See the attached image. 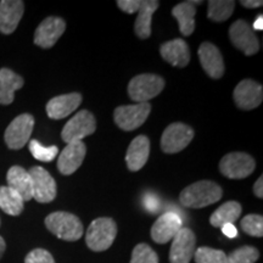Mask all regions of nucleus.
I'll use <instances>...</instances> for the list:
<instances>
[{
    "label": "nucleus",
    "instance_id": "nucleus-5",
    "mask_svg": "<svg viewBox=\"0 0 263 263\" xmlns=\"http://www.w3.org/2000/svg\"><path fill=\"white\" fill-rule=\"evenodd\" d=\"M255 168L254 157L240 151L227 154L219 162V172L229 179H244L252 174Z\"/></svg>",
    "mask_w": 263,
    "mask_h": 263
},
{
    "label": "nucleus",
    "instance_id": "nucleus-21",
    "mask_svg": "<svg viewBox=\"0 0 263 263\" xmlns=\"http://www.w3.org/2000/svg\"><path fill=\"white\" fill-rule=\"evenodd\" d=\"M160 54L168 64L174 67L183 68L190 61V49L183 39H173L161 45Z\"/></svg>",
    "mask_w": 263,
    "mask_h": 263
},
{
    "label": "nucleus",
    "instance_id": "nucleus-24",
    "mask_svg": "<svg viewBox=\"0 0 263 263\" xmlns=\"http://www.w3.org/2000/svg\"><path fill=\"white\" fill-rule=\"evenodd\" d=\"M160 6L157 0H143L140 3L139 11L136 20L134 29L138 38L147 39L151 35V21H153V15Z\"/></svg>",
    "mask_w": 263,
    "mask_h": 263
},
{
    "label": "nucleus",
    "instance_id": "nucleus-13",
    "mask_svg": "<svg viewBox=\"0 0 263 263\" xmlns=\"http://www.w3.org/2000/svg\"><path fill=\"white\" fill-rule=\"evenodd\" d=\"M66 29V22L58 16L47 17L38 26L34 33V44L43 49L52 48L59 38L64 34Z\"/></svg>",
    "mask_w": 263,
    "mask_h": 263
},
{
    "label": "nucleus",
    "instance_id": "nucleus-23",
    "mask_svg": "<svg viewBox=\"0 0 263 263\" xmlns=\"http://www.w3.org/2000/svg\"><path fill=\"white\" fill-rule=\"evenodd\" d=\"M24 78L9 68L0 70V104L10 105L15 99V91L24 87Z\"/></svg>",
    "mask_w": 263,
    "mask_h": 263
},
{
    "label": "nucleus",
    "instance_id": "nucleus-25",
    "mask_svg": "<svg viewBox=\"0 0 263 263\" xmlns=\"http://www.w3.org/2000/svg\"><path fill=\"white\" fill-rule=\"evenodd\" d=\"M172 15L178 21L180 33L185 37L192 35L195 31V5H193L190 2L180 3L172 9Z\"/></svg>",
    "mask_w": 263,
    "mask_h": 263
},
{
    "label": "nucleus",
    "instance_id": "nucleus-39",
    "mask_svg": "<svg viewBox=\"0 0 263 263\" xmlns=\"http://www.w3.org/2000/svg\"><path fill=\"white\" fill-rule=\"evenodd\" d=\"M145 205L147 209L153 210V212H156V209L157 206H159V202H157V200L155 199L154 196H149V199H145Z\"/></svg>",
    "mask_w": 263,
    "mask_h": 263
},
{
    "label": "nucleus",
    "instance_id": "nucleus-18",
    "mask_svg": "<svg viewBox=\"0 0 263 263\" xmlns=\"http://www.w3.org/2000/svg\"><path fill=\"white\" fill-rule=\"evenodd\" d=\"M25 11L21 0H3L0 2V32L11 34L17 28Z\"/></svg>",
    "mask_w": 263,
    "mask_h": 263
},
{
    "label": "nucleus",
    "instance_id": "nucleus-40",
    "mask_svg": "<svg viewBox=\"0 0 263 263\" xmlns=\"http://www.w3.org/2000/svg\"><path fill=\"white\" fill-rule=\"evenodd\" d=\"M255 31H262L263 29V16L259 15L257 18L255 20V24H254V28Z\"/></svg>",
    "mask_w": 263,
    "mask_h": 263
},
{
    "label": "nucleus",
    "instance_id": "nucleus-26",
    "mask_svg": "<svg viewBox=\"0 0 263 263\" xmlns=\"http://www.w3.org/2000/svg\"><path fill=\"white\" fill-rule=\"evenodd\" d=\"M241 215V205L236 201L224 202L210 217V223L216 228H222L224 224H233Z\"/></svg>",
    "mask_w": 263,
    "mask_h": 263
},
{
    "label": "nucleus",
    "instance_id": "nucleus-28",
    "mask_svg": "<svg viewBox=\"0 0 263 263\" xmlns=\"http://www.w3.org/2000/svg\"><path fill=\"white\" fill-rule=\"evenodd\" d=\"M235 2L233 0H211L207 6V17L215 22L227 21L233 15Z\"/></svg>",
    "mask_w": 263,
    "mask_h": 263
},
{
    "label": "nucleus",
    "instance_id": "nucleus-6",
    "mask_svg": "<svg viewBox=\"0 0 263 263\" xmlns=\"http://www.w3.org/2000/svg\"><path fill=\"white\" fill-rule=\"evenodd\" d=\"M97 129L94 115L88 110H82L65 124L61 132L62 140L67 144L72 141H82L85 137L93 134Z\"/></svg>",
    "mask_w": 263,
    "mask_h": 263
},
{
    "label": "nucleus",
    "instance_id": "nucleus-37",
    "mask_svg": "<svg viewBox=\"0 0 263 263\" xmlns=\"http://www.w3.org/2000/svg\"><path fill=\"white\" fill-rule=\"evenodd\" d=\"M240 4L244 6V8L256 9V8H259V6H262L263 2L262 0H241Z\"/></svg>",
    "mask_w": 263,
    "mask_h": 263
},
{
    "label": "nucleus",
    "instance_id": "nucleus-34",
    "mask_svg": "<svg viewBox=\"0 0 263 263\" xmlns=\"http://www.w3.org/2000/svg\"><path fill=\"white\" fill-rule=\"evenodd\" d=\"M25 263H55V259L47 250L34 249L26 256Z\"/></svg>",
    "mask_w": 263,
    "mask_h": 263
},
{
    "label": "nucleus",
    "instance_id": "nucleus-41",
    "mask_svg": "<svg viewBox=\"0 0 263 263\" xmlns=\"http://www.w3.org/2000/svg\"><path fill=\"white\" fill-rule=\"evenodd\" d=\"M5 249H6V244H5V240L0 236V258H2V256L4 255L5 252Z\"/></svg>",
    "mask_w": 263,
    "mask_h": 263
},
{
    "label": "nucleus",
    "instance_id": "nucleus-20",
    "mask_svg": "<svg viewBox=\"0 0 263 263\" xmlns=\"http://www.w3.org/2000/svg\"><path fill=\"white\" fill-rule=\"evenodd\" d=\"M150 155V140L146 136H138L132 140L126 154L128 170L138 172L145 166Z\"/></svg>",
    "mask_w": 263,
    "mask_h": 263
},
{
    "label": "nucleus",
    "instance_id": "nucleus-10",
    "mask_svg": "<svg viewBox=\"0 0 263 263\" xmlns=\"http://www.w3.org/2000/svg\"><path fill=\"white\" fill-rule=\"evenodd\" d=\"M229 39L233 45L246 57H252L259 50L258 38L256 37L254 29L244 20H238L229 28Z\"/></svg>",
    "mask_w": 263,
    "mask_h": 263
},
{
    "label": "nucleus",
    "instance_id": "nucleus-14",
    "mask_svg": "<svg viewBox=\"0 0 263 263\" xmlns=\"http://www.w3.org/2000/svg\"><path fill=\"white\" fill-rule=\"evenodd\" d=\"M235 105L241 110H254L258 107L263 100L262 84L252 80H244L234 89Z\"/></svg>",
    "mask_w": 263,
    "mask_h": 263
},
{
    "label": "nucleus",
    "instance_id": "nucleus-19",
    "mask_svg": "<svg viewBox=\"0 0 263 263\" xmlns=\"http://www.w3.org/2000/svg\"><path fill=\"white\" fill-rule=\"evenodd\" d=\"M82 103L80 93H70L52 98L47 104V114L52 120H62L74 112Z\"/></svg>",
    "mask_w": 263,
    "mask_h": 263
},
{
    "label": "nucleus",
    "instance_id": "nucleus-8",
    "mask_svg": "<svg viewBox=\"0 0 263 263\" xmlns=\"http://www.w3.org/2000/svg\"><path fill=\"white\" fill-rule=\"evenodd\" d=\"M194 129L182 122L171 123L161 137V149L166 154H177L189 145Z\"/></svg>",
    "mask_w": 263,
    "mask_h": 263
},
{
    "label": "nucleus",
    "instance_id": "nucleus-32",
    "mask_svg": "<svg viewBox=\"0 0 263 263\" xmlns=\"http://www.w3.org/2000/svg\"><path fill=\"white\" fill-rule=\"evenodd\" d=\"M130 263H159V256L147 244H139L132 252Z\"/></svg>",
    "mask_w": 263,
    "mask_h": 263
},
{
    "label": "nucleus",
    "instance_id": "nucleus-27",
    "mask_svg": "<svg viewBox=\"0 0 263 263\" xmlns=\"http://www.w3.org/2000/svg\"><path fill=\"white\" fill-rule=\"evenodd\" d=\"M25 201L17 193L10 189L8 185L0 186V209L6 215L18 216L24 211Z\"/></svg>",
    "mask_w": 263,
    "mask_h": 263
},
{
    "label": "nucleus",
    "instance_id": "nucleus-33",
    "mask_svg": "<svg viewBox=\"0 0 263 263\" xmlns=\"http://www.w3.org/2000/svg\"><path fill=\"white\" fill-rule=\"evenodd\" d=\"M241 228L246 234L251 236H263V217L261 215H248L240 222Z\"/></svg>",
    "mask_w": 263,
    "mask_h": 263
},
{
    "label": "nucleus",
    "instance_id": "nucleus-7",
    "mask_svg": "<svg viewBox=\"0 0 263 263\" xmlns=\"http://www.w3.org/2000/svg\"><path fill=\"white\" fill-rule=\"evenodd\" d=\"M151 112L149 103H139L134 105L118 106L114 112L115 122L122 130L130 132L143 126Z\"/></svg>",
    "mask_w": 263,
    "mask_h": 263
},
{
    "label": "nucleus",
    "instance_id": "nucleus-17",
    "mask_svg": "<svg viewBox=\"0 0 263 263\" xmlns=\"http://www.w3.org/2000/svg\"><path fill=\"white\" fill-rule=\"evenodd\" d=\"M87 154V146L83 141H72L61 151L58 160V168L64 176H70L81 167Z\"/></svg>",
    "mask_w": 263,
    "mask_h": 263
},
{
    "label": "nucleus",
    "instance_id": "nucleus-9",
    "mask_svg": "<svg viewBox=\"0 0 263 263\" xmlns=\"http://www.w3.org/2000/svg\"><path fill=\"white\" fill-rule=\"evenodd\" d=\"M34 118L29 114L20 115L6 128L4 139L6 145L11 150L22 149L31 139Z\"/></svg>",
    "mask_w": 263,
    "mask_h": 263
},
{
    "label": "nucleus",
    "instance_id": "nucleus-35",
    "mask_svg": "<svg viewBox=\"0 0 263 263\" xmlns=\"http://www.w3.org/2000/svg\"><path fill=\"white\" fill-rule=\"evenodd\" d=\"M140 0H118L117 6L126 14H136L139 11Z\"/></svg>",
    "mask_w": 263,
    "mask_h": 263
},
{
    "label": "nucleus",
    "instance_id": "nucleus-22",
    "mask_svg": "<svg viewBox=\"0 0 263 263\" xmlns=\"http://www.w3.org/2000/svg\"><path fill=\"white\" fill-rule=\"evenodd\" d=\"M8 186L22 197L24 201H29L33 199L32 178L28 171L22 168L21 166H12L8 171Z\"/></svg>",
    "mask_w": 263,
    "mask_h": 263
},
{
    "label": "nucleus",
    "instance_id": "nucleus-16",
    "mask_svg": "<svg viewBox=\"0 0 263 263\" xmlns=\"http://www.w3.org/2000/svg\"><path fill=\"white\" fill-rule=\"evenodd\" d=\"M197 55H199L200 64L209 77L213 80H219L223 77L226 71L224 61H223L221 51L215 44L203 42L197 50Z\"/></svg>",
    "mask_w": 263,
    "mask_h": 263
},
{
    "label": "nucleus",
    "instance_id": "nucleus-38",
    "mask_svg": "<svg viewBox=\"0 0 263 263\" xmlns=\"http://www.w3.org/2000/svg\"><path fill=\"white\" fill-rule=\"evenodd\" d=\"M254 193L255 195L259 197V199H262L263 197V177L261 176L259 178L256 180L255 185H254Z\"/></svg>",
    "mask_w": 263,
    "mask_h": 263
},
{
    "label": "nucleus",
    "instance_id": "nucleus-15",
    "mask_svg": "<svg viewBox=\"0 0 263 263\" xmlns=\"http://www.w3.org/2000/svg\"><path fill=\"white\" fill-rule=\"evenodd\" d=\"M182 224V219H180V217L177 213H163V215H161L157 218L154 226L151 227V238L157 244H167L171 240H173L177 233L183 228Z\"/></svg>",
    "mask_w": 263,
    "mask_h": 263
},
{
    "label": "nucleus",
    "instance_id": "nucleus-36",
    "mask_svg": "<svg viewBox=\"0 0 263 263\" xmlns=\"http://www.w3.org/2000/svg\"><path fill=\"white\" fill-rule=\"evenodd\" d=\"M222 232L223 234L226 236H228V238H235V236H238V230L234 227V224H224L222 227Z\"/></svg>",
    "mask_w": 263,
    "mask_h": 263
},
{
    "label": "nucleus",
    "instance_id": "nucleus-11",
    "mask_svg": "<svg viewBox=\"0 0 263 263\" xmlns=\"http://www.w3.org/2000/svg\"><path fill=\"white\" fill-rule=\"evenodd\" d=\"M32 178L33 199L41 203L51 202L57 197V182L43 167L34 166L28 171Z\"/></svg>",
    "mask_w": 263,
    "mask_h": 263
},
{
    "label": "nucleus",
    "instance_id": "nucleus-4",
    "mask_svg": "<svg viewBox=\"0 0 263 263\" xmlns=\"http://www.w3.org/2000/svg\"><path fill=\"white\" fill-rule=\"evenodd\" d=\"M164 88L162 77L153 73H144L132 78L128 84V95L136 103H147L157 97Z\"/></svg>",
    "mask_w": 263,
    "mask_h": 263
},
{
    "label": "nucleus",
    "instance_id": "nucleus-31",
    "mask_svg": "<svg viewBox=\"0 0 263 263\" xmlns=\"http://www.w3.org/2000/svg\"><path fill=\"white\" fill-rule=\"evenodd\" d=\"M258 257V250L254 246H242L227 256V263H255Z\"/></svg>",
    "mask_w": 263,
    "mask_h": 263
},
{
    "label": "nucleus",
    "instance_id": "nucleus-3",
    "mask_svg": "<svg viewBox=\"0 0 263 263\" xmlns=\"http://www.w3.org/2000/svg\"><path fill=\"white\" fill-rule=\"evenodd\" d=\"M117 235V224L112 218L101 217L94 219L85 233V242L91 251H105L114 244Z\"/></svg>",
    "mask_w": 263,
    "mask_h": 263
},
{
    "label": "nucleus",
    "instance_id": "nucleus-29",
    "mask_svg": "<svg viewBox=\"0 0 263 263\" xmlns=\"http://www.w3.org/2000/svg\"><path fill=\"white\" fill-rule=\"evenodd\" d=\"M194 259L196 263H227V255L222 250L203 246L195 250Z\"/></svg>",
    "mask_w": 263,
    "mask_h": 263
},
{
    "label": "nucleus",
    "instance_id": "nucleus-12",
    "mask_svg": "<svg viewBox=\"0 0 263 263\" xmlns=\"http://www.w3.org/2000/svg\"><path fill=\"white\" fill-rule=\"evenodd\" d=\"M196 236L189 228H182L172 240L170 250L171 263H189L195 254Z\"/></svg>",
    "mask_w": 263,
    "mask_h": 263
},
{
    "label": "nucleus",
    "instance_id": "nucleus-1",
    "mask_svg": "<svg viewBox=\"0 0 263 263\" xmlns=\"http://www.w3.org/2000/svg\"><path fill=\"white\" fill-rule=\"evenodd\" d=\"M222 188L212 180H199L184 188L179 195V201L188 209H202L221 200Z\"/></svg>",
    "mask_w": 263,
    "mask_h": 263
},
{
    "label": "nucleus",
    "instance_id": "nucleus-2",
    "mask_svg": "<svg viewBox=\"0 0 263 263\" xmlns=\"http://www.w3.org/2000/svg\"><path fill=\"white\" fill-rule=\"evenodd\" d=\"M48 230L65 241H77L83 236V224L77 216L70 212H52L45 218Z\"/></svg>",
    "mask_w": 263,
    "mask_h": 263
},
{
    "label": "nucleus",
    "instance_id": "nucleus-30",
    "mask_svg": "<svg viewBox=\"0 0 263 263\" xmlns=\"http://www.w3.org/2000/svg\"><path fill=\"white\" fill-rule=\"evenodd\" d=\"M29 151L35 160L43 162H51L58 156V146H44L38 140H29Z\"/></svg>",
    "mask_w": 263,
    "mask_h": 263
}]
</instances>
